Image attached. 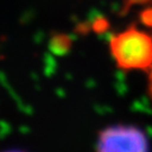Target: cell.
<instances>
[{"label": "cell", "instance_id": "cell-4", "mask_svg": "<svg viewBox=\"0 0 152 152\" xmlns=\"http://www.w3.org/2000/svg\"><path fill=\"white\" fill-rule=\"evenodd\" d=\"M6 152H22V151H16V150H12V151H6Z\"/></svg>", "mask_w": 152, "mask_h": 152}, {"label": "cell", "instance_id": "cell-3", "mask_svg": "<svg viewBox=\"0 0 152 152\" xmlns=\"http://www.w3.org/2000/svg\"><path fill=\"white\" fill-rule=\"evenodd\" d=\"M149 94L152 99V69L150 70V75H149Z\"/></svg>", "mask_w": 152, "mask_h": 152}, {"label": "cell", "instance_id": "cell-2", "mask_svg": "<svg viewBox=\"0 0 152 152\" xmlns=\"http://www.w3.org/2000/svg\"><path fill=\"white\" fill-rule=\"evenodd\" d=\"M97 152H149V142L141 130L129 125H115L98 137Z\"/></svg>", "mask_w": 152, "mask_h": 152}, {"label": "cell", "instance_id": "cell-1", "mask_svg": "<svg viewBox=\"0 0 152 152\" xmlns=\"http://www.w3.org/2000/svg\"><path fill=\"white\" fill-rule=\"evenodd\" d=\"M110 52L117 65L126 70H151L152 36L131 27L110 39Z\"/></svg>", "mask_w": 152, "mask_h": 152}]
</instances>
